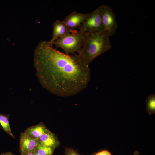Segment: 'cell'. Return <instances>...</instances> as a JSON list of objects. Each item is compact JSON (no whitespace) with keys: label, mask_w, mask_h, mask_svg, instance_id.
<instances>
[{"label":"cell","mask_w":155,"mask_h":155,"mask_svg":"<svg viewBox=\"0 0 155 155\" xmlns=\"http://www.w3.org/2000/svg\"><path fill=\"white\" fill-rule=\"evenodd\" d=\"M78 27V31L82 34L86 32L96 33L104 30L100 6L89 13L88 18Z\"/></svg>","instance_id":"4"},{"label":"cell","mask_w":155,"mask_h":155,"mask_svg":"<svg viewBox=\"0 0 155 155\" xmlns=\"http://www.w3.org/2000/svg\"><path fill=\"white\" fill-rule=\"evenodd\" d=\"M100 6L104 30L110 37L112 36L117 27L115 15L109 6L102 5Z\"/></svg>","instance_id":"5"},{"label":"cell","mask_w":155,"mask_h":155,"mask_svg":"<svg viewBox=\"0 0 155 155\" xmlns=\"http://www.w3.org/2000/svg\"><path fill=\"white\" fill-rule=\"evenodd\" d=\"M38 141L30 138L24 132L21 134L20 149L21 153L34 152L37 146Z\"/></svg>","instance_id":"7"},{"label":"cell","mask_w":155,"mask_h":155,"mask_svg":"<svg viewBox=\"0 0 155 155\" xmlns=\"http://www.w3.org/2000/svg\"><path fill=\"white\" fill-rule=\"evenodd\" d=\"M54 149L52 147L38 144L34 152L40 155H52Z\"/></svg>","instance_id":"13"},{"label":"cell","mask_w":155,"mask_h":155,"mask_svg":"<svg viewBox=\"0 0 155 155\" xmlns=\"http://www.w3.org/2000/svg\"><path fill=\"white\" fill-rule=\"evenodd\" d=\"M89 15V13L83 14L75 11L67 16L63 21L66 24L69 30L72 31L79 27Z\"/></svg>","instance_id":"6"},{"label":"cell","mask_w":155,"mask_h":155,"mask_svg":"<svg viewBox=\"0 0 155 155\" xmlns=\"http://www.w3.org/2000/svg\"><path fill=\"white\" fill-rule=\"evenodd\" d=\"M131 155H143L140 154L139 151H135L134 153Z\"/></svg>","instance_id":"16"},{"label":"cell","mask_w":155,"mask_h":155,"mask_svg":"<svg viewBox=\"0 0 155 155\" xmlns=\"http://www.w3.org/2000/svg\"><path fill=\"white\" fill-rule=\"evenodd\" d=\"M48 130L42 124L27 129L24 133L32 139L38 140L40 137Z\"/></svg>","instance_id":"10"},{"label":"cell","mask_w":155,"mask_h":155,"mask_svg":"<svg viewBox=\"0 0 155 155\" xmlns=\"http://www.w3.org/2000/svg\"><path fill=\"white\" fill-rule=\"evenodd\" d=\"M66 155H79L77 152L71 148H68L66 150Z\"/></svg>","instance_id":"14"},{"label":"cell","mask_w":155,"mask_h":155,"mask_svg":"<svg viewBox=\"0 0 155 155\" xmlns=\"http://www.w3.org/2000/svg\"><path fill=\"white\" fill-rule=\"evenodd\" d=\"M22 155H34V152H31L27 153H22Z\"/></svg>","instance_id":"17"},{"label":"cell","mask_w":155,"mask_h":155,"mask_svg":"<svg viewBox=\"0 0 155 155\" xmlns=\"http://www.w3.org/2000/svg\"><path fill=\"white\" fill-rule=\"evenodd\" d=\"M50 43L55 45L56 48L62 49L66 54H73L75 53L78 54L83 46V34L74 30L65 36L59 38Z\"/></svg>","instance_id":"3"},{"label":"cell","mask_w":155,"mask_h":155,"mask_svg":"<svg viewBox=\"0 0 155 155\" xmlns=\"http://www.w3.org/2000/svg\"><path fill=\"white\" fill-rule=\"evenodd\" d=\"M110 37L105 30L83 34V46L78 54L84 64L89 66L96 57L111 48Z\"/></svg>","instance_id":"2"},{"label":"cell","mask_w":155,"mask_h":155,"mask_svg":"<svg viewBox=\"0 0 155 155\" xmlns=\"http://www.w3.org/2000/svg\"><path fill=\"white\" fill-rule=\"evenodd\" d=\"M34 152V155H40Z\"/></svg>","instance_id":"19"},{"label":"cell","mask_w":155,"mask_h":155,"mask_svg":"<svg viewBox=\"0 0 155 155\" xmlns=\"http://www.w3.org/2000/svg\"><path fill=\"white\" fill-rule=\"evenodd\" d=\"M38 141V144L55 148L58 144L56 137L49 130L42 134Z\"/></svg>","instance_id":"9"},{"label":"cell","mask_w":155,"mask_h":155,"mask_svg":"<svg viewBox=\"0 0 155 155\" xmlns=\"http://www.w3.org/2000/svg\"><path fill=\"white\" fill-rule=\"evenodd\" d=\"M53 32L51 39L49 41L51 43L59 38L63 37L69 32V30L66 24L63 21L57 20L53 24Z\"/></svg>","instance_id":"8"},{"label":"cell","mask_w":155,"mask_h":155,"mask_svg":"<svg viewBox=\"0 0 155 155\" xmlns=\"http://www.w3.org/2000/svg\"><path fill=\"white\" fill-rule=\"evenodd\" d=\"M146 109L149 115L155 113V94L149 95L146 100Z\"/></svg>","instance_id":"11"},{"label":"cell","mask_w":155,"mask_h":155,"mask_svg":"<svg viewBox=\"0 0 155 155\" xmlns=\"http://www.w3.org/2000/svg\"><path fill=\"white\" fill-rule=\"evenodd\" d=\"M9 115L0 114V124L3 130L10 136L14 137L9 121Z\"/></svg>","instance_id":"12"},{"label":"cell","mask_w":155,"mask_h":155,"mask_svg":"<svg viewBox=\"0 0 155 155\" xmlns=\"http://www.w3.org/2000/svg\"><path fill=\"white\" fill-rule=\"evenodd\" d=\"M94 155H111V153L108 150H105L98 152Z\"/></svg>","instance_id":"15"},{"label":"cell","mask_w":155,"mask_h":155,"mask_svg":"<svg viewBox=\"0 0 155 155\" xmlns=\"http://www.w3.org/2000/svg\"><path fill=\"white\" fill-rule=\"evenodd\" d=\"M1 155H13L12 153L10 152H7L5 153H3Z\"/></svg>","instance_id":"18"},{"label":"cell","mask_w":155,"mask_h":155,"mask_svg":"<svg viewBox=\"0 0 155 155\" xmlns=\"http://www.w3.org/2000/svg\"><path fill=\"white\" fill-rule=\"evenodd\" d=\"M34 56L36 76L42 87L51 93L71 96L88 85L90 69L78 54H66L54 48L49 41H43L35 48Z\"/></svg>","instance_id":"1"},{"label":"cell","mask_w":155,"mask_h":155,"mask_svg":"<svg viewBox=\"0 0 155 155\" xmlns=\"http://www.w3.org/2000/svg\"><path fill=\"white\" fill-rule=\"evenodd\" d=\"M94 155V154H93V155Z\"/></svg>","instance_id":"20"}]
</instances>
